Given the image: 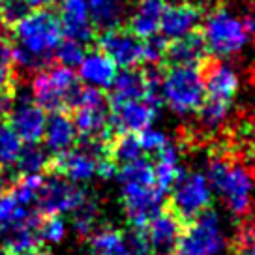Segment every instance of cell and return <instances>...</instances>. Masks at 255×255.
<instances>
[{
    "label": "cell",
    "instance_id": "cell-1",
    "mask_svg": "<svg viewBox=\"0 0 255 255\" xmlns=\"http://www.w3.org/2000/svg\"><path fill=\"white\" fill-rule=\"evenodd\" d=\"M6 40L17 70L23 68L26 72H40L55 62V49L64 40L58 13L49 8L26 11L19 21L9 24V36Z\"/></svg>",
    "mask_w": 255,
    "mask_h": 255
},
{
    "label": "cell",
    "instance_id": "cell-2",
    "mask_svg": "<svg viewBox=\"0 0 255 255\" xmlns=\"http://www.w3.org/2000/svg\"><path fill=\"white\" fill-rule=\"evenodd\" d=\"M117 178L128 222L133 229H143L150 218L163 210L165 203V193L156 184L152 163L144 158L124 163L117 171Z\"/></svg>",
    "mask_w": 255,
    "mask_h": 255
},
{
    "label": "cell",
    "instance_id": "cell-3",
    "mask_svg": "<svg viewBox=\"0 0 255 255\" xmlns=\"http://www.w3.org/2000/svg\"><path fill=\"white\" fill-rule=\"evenodd\" d=\"M201 36L208 53L218 58H229L242 53L255 36V17H240L229 8H216L205 17Z\"/></svg>",
    "mask_w": 255,
    "mask_h": 255
},
{
    "label": "cell",
    "instance_id": "cell-4",
    "mask_svg": "<svg viewBox=\"0 0 255 255\" xmlns=\"http://www.w3.org/2000/svg\"><path fill=\"white\" fill-rule=\"evenodd\" d=\"M210 188L235 216H244L254 207L255 180L252 173L239 163L223 158H212L207 165Z\"/></svg>",
    "mask_w": 255,
    "mask_h": 255
},
{
    "label": "cell",
    "instance_id": "cell-5",
    "mask_svg": "<svg viewBox=\"0 0 255 255\" xmlns=\"http://www.w3.org/2000/svg\"><path fill=\"white\" fill-rule=\"evenodd\" d=\"M159 96L176 115H193L205 102V77L199 68L171 66L159 77Z\"/></svg>",
    "mask_w": 255,
    "mask_h": 255
},
{
    "label": "cell",
    "instance_id": "cell-6",
    "mask_svg": "<svg viewBox=\"0 0 255 255\" xmlns=\"http://www.w3.org/2000/svg\"><path fill=\"white\" fill-rule=\"evenodd\" d=\"M34 102L40 105L43 111L70 113L79 96L81 79L75 75L72 68H66L60 64H51L40 72L32 81Z\"/></svg>",
    "mask_w": 255,
    "mask_h": 255
},
{
    "label": "cell",
    "instance_id": "cell-7",
    "mask_svg": "<svg viewBox=\"0 0 255 255\" xmlns=\"http://www.w3.org/2000/svg\"><path fill=\"white\" fill-rule=\"evenodd\" d=\"M109 100L104 90L94 87H83L70 111L77 129V135L85 143H111L109 124Z\"/></svg>",
    "mask_w": 255,
    "mask_h": 255
},
{
    "label": "cell",
    "instance_id": "cell-8",
    "mask_svg": "<svg viewBox=\"0 0 255 255\" xmlns=\"http://www.w3.org/2000/svg\"><path fill=\"white\" fill-rule=\"evenodd\" d=\"M227 244L225 229L220 214L205 210L182 227L176 240V255H222Z\"/></svg>",
    "mask_w": 255,
    "mask_h": 255
},
{
    "label": "cell",
    "instance_id": "cell-9",
    "mask_svg": "<svg viewBox=\"0 0 255 255\" xmlns=\"http://www.w3.org/2000/svg\"><path fill=\"white\" fill-rule=\"evenodd\" d=\"M169 191L173 212L186 222L208 210L214 199V191L207 175L199 171H182Z\"/></svg>",
    "mask_w": 255,
    "mask_h": 255
},
{
    "label": "cell",
    "instance_id": "cell-10",
    "mask_svg": "<svg viewBox=\"0 0 255 255\" xmlns=\"http://www.w3.org/2000/svg\"><path fill=\"white\" fill-rule=\"evenodd\" d=\"M87 199V191L77 182L47 173L43 175L36 205L40 214H66L79 208Z\"/></svg>",
    "mask_w": 255,
    "mask_h": 255
},
{
    "label": "cell",
    "instance_id": "cell-11",
    "mask_svg": "<svg viewBox=\"0 0 255 255\" xmlns=\"http://www.w3.org/2000/svg\"><path fill=\"white\" fill-rule=\"evenodd\" d=\"M96 43L98 51L109 56L117 64V68L129 70L143 64V40H139L128 28L115 26L109 30H102V34L96 38Z\"/></svg>",
    "mask_w": 255,
    "mask_h": 255
},
{
    "label": "cell",
    "instance_id": "cell-12",
    "mask_svg": "<svg viewBox=\"0 0 255 255\" xmlns=\"http://www.w3.org/2000/svg\"><path fill=\"white\" fill-rule=\"evenodd\" d=\"M159 113V105L146 100H131L109 104V124L119 133H139L154 124Z\"/></svg>",
    "mask_w": 255,
    "mask_h": 255
},
{
    "label": "cell",
    "instance_id": "cell-13",
    "mask_svg": "<svg viewBox=\"0 0 255 255\" xmlns=\"http://www.w3.org/2000/svg\"><path fill=\"white\" fill-rule=\"evenodd\" d=\"M6 122L13 128L19 139L26 144L41 143L45 131V111L28 96L13 98V104L9 109Z\"/></svg>",
    "mask_w": 255,
    "mask_h": 255
},
{
    "label": "cell",
    "instance_id": "cell-14",
    "mask_svg": "<svg viewBox=\"0 0 255 255\" xmlns=\"http://www.w3.org/2000/svg\"><path fill=\"white\" fill-rule=\"evenodd\" d=\"M182 227V220L175 212L159 210L154 218H150V222L143 229H139L144 250L158 255H169L171 252H175L176 240L180 237Z\"/></svg>",
    "mask_w": 255,
    "mask_h": 255
},
{
    "label": "cell",
    "instance_id": "cell-15",
    "mask_svg": "<svg viewBox=\"0 0 255 255\" xmlns=\"http://www.w3.org/2000/svg\"><path fill=\"white\" fill-rule=\"evenodd\" d=\"M201 21H203V11L197 4H193L191 0L173 2L165 6L159 32L167 41H173L195 32Z\"/></svg>",
    "mask_w": 255,
    "mask_h": 255
},
{
    "label": "cell",
    "instance_id": "cell-16",
    "mask_svg": "<svg viewBox=\"0 0 255 255\" xmlns=\"http://www.w3.org/2000/svg\"><path fill=\"white\" fill-rule=\"evenodd\" d=\"M239 87L240 77L231 64H214L208 68L207 75H205V102L231 109Z\"/></svg>",
    "mask_w": 255,
    "mask_h": 255
},
{
    "label": "cell",
    "instance_id": "cell-17",
    "mask_svg": "<svg viewBox=\"0 0 255 255\" xmlns=\"http://www.w3.org/2000/svg\"><path fill=\"white\" fill-rule=\"evenodd\" d=\"M58 19L62 24L64 38L87 45L94 40V24L90 21L87 0H60Z\"/></svg>",
    "mask_w": 255,
    "mask_h": 255
},
{
    "label": "cell",
    "instance_id": "cell-18",
    "mask_svg": "<svg viewBox=\"0 0 255 255\" xmlns=\"http://www.w3.org/2000/svg\"><path fill=\"white\" fill-rule=\"evenodd\" d=\"M77 139L79 135H77L72 115L66 111L51 113L49 120L45 122V131H43V139H41L47 146V150L51 152V156L73 148Z\"/></svg>",
    "mask_w": 255,
    "mask_h": 255
},
{
    "label": "cell",
    "instance_id": "cell-19",
    "mask_svg": "<svg viewBox=\"0 0 255 255\" xmlns=\"http://www.w3.org/2000/svg\"><path fill=\"white\" fill-rule=\"evenodd\" d=\"M165 0H137L135 8L128 21V30L139 40H148L159 32L161 15L165 11Z\"/></svg>",
    "mask_w": 255,
    "mask_h": 255
},
{
    "label": "cell",
    "instance_id": "cell-20",
    "mask_svg": "<svg viewBox=\"0 0 255 255\" xmlns=\"http://www.w3.org/2000/svg\"><path fill=\"white\" fill-rule=\"evenodd\" d=\"M117 64L113 62L102 51H90L85 53L79 64V77L87 87H94L100 90L111 88L113 81L117 77Z\"/></svg>",
    "mask_w": 255,
    "mask_h": 255
},
{
    "label": "cell",
    "instance_id": "cell-21",
    "mask_svg": "<svg viewBox=\"0 0 255 255\" xmlns=\"http://www.w3.org/2000/svg\"><path fill=\"white\" fill-rule=\"evenodd\" d=\"M208 51L203 41V36L197 32H191L184 38L169 41L167 45V58L171 66H193L199 68L205 62Z\"/></svg>",
    "mask_w": 255,
    "mask_h": 255
},
{
    "label": "cell",
    "instance_id": "cell-22",
    "mask_svg": "<svg viewBox=\"0 0 255 255\" xmlns=\"http://www.w3.org/2000/svg\"><path fill=\"white\" fill-rule=\"evenodd\" d=\"M152 167H154V178H156L158 188L163 193H167L173 188V184L178 178V175L182 173L178 148L169 141L163 148H159L156 152V163Z\"/></svg>",
    "mask_w": 255,
    "mask_h": 255
},
{
    "label": "cell",
    "instance_id": "cell-23",
    "mask_svg": "<svg viewBox=\"0 0 255 255\" xmlns=\"http://www.w3.org/2000/svg\"><path fill=\"white\" fill-rule=\"evenodd\" d=\"M90 21L98 30L120 26L126 13V0H87Z\"/></svg>",
    "mask_w": 255,
    "mask_h": 255
},
{
    "label": "cell",
    "instance_id": "cell-24",
    "mask_svg": "<svg viewBox=\"0 0 255 255\" xmlns=\"http://www.w3.org/2000/svg\"><path fill=\"white\" fill-rule=\"evenodd\" d=\"M128 237L115 227H105L90 235L88 255H129Z\"/></svg>",
    "mask_w": 255,
    "mask_h": 255
},
{
    "label": "cell",
    "instance_id": "cell-25",
    "mask_svg": "<svg viewBox=\"0 0 255 255\" xmlns=\"http://www.w3.org/2000/svg\"><path fill=\"white\" fill-rule=\"evenodd\" d=\"M49 158L51 156H47V152L41 148L40 143L26 144L24 148H21V154L13 165V167H17V176L45 175Z\"/></svg>",
    "mask_w": 255,
    "mask_h": 255
},
{
    "label": "cell",
    "instance_id": "cell-26",
    "mask_svg": "<svg viewBox=\"0 0 255 255\" xmlns=\"http://www.w3.org/2000/svg\"><path fill=\"white\" fill-rule=\"evenodd\" d=\"M143 154L144 152L141 148L137 133H119L109 143V156L117 163H122V165L143 158Z\"/></svg>",
    "mask_w": 255,
    "mask_h": 255
},
{
    "label": "cell",
    "instance_id": "cell-27",
    "mask_svg": "<svg viewBox=\"0 0 255 255\" xmlns=\"http://www.w3.org/2000/svg\"><path fill=\"white\" fill-rule=\"evenodd\" d=\"M21 148H23V141L13 131V128L6 122V119L0 120V167H13L21 154Z\"/></svg>",
    "mask_w": 255,
    "mask_h": 255
},
{
    "label": "cell",
    "instance_id": "cell-28",
    "mask_svg": "<svg viewBox=\"0 0 255 255\" xmlns=\"http://www.w3.org/2000/svg\"><path fill=\"white\" fill-rule=\"evenodd\" d=\"M17 64L11 56L8 40H0V94H17Z\"/></svg>",
    "mask_w": 255,
    "mask_h": 255
},
{
    "label": "cell",
    "instance_id": "cell-29",
    "mask_svg": "<svg viewBox=\"0 0 255 255\" xmlns=\"http://www.w3.org/2000/svg\"><path fill=\"white\" fill-rule=\"evenodd\" d=\"M85 45L79 43L75 40H70V38H64L58 47L55 49V58L58 60L60 66H66V68H77L85 56Z\"/></svg>",
    "mask_w": 255,
    "mask_h": 255
},
{
    "label": "cell",
    "instance_id": "cell-30",
    "mask_svg": "<svg viewBox=\"0 0 255 255\" xmlns=\"http://www.w3.org/2000/svg\"><path fill=\"white\" fill-rule=\"evenodd\" d=\"M96 216H98V208L90 199H87L79 208L73 210V225H75V231L79 233L81 237H90L92 235L96 225Z\"/></svg>",
    "mask_w": 255,
    "mask_h": 255
},
{
    "label": "cell",
    "instance_id": "cell-31",
    "mask_svg": "<svg viewBox=\"0 0 255 255\" xmlns=\"http://www.w3.org/2000/svg\"><path fill=\"white\" fill-rule=\"evenodd\" d=\"M38 233H40L41 240L60 242L66 235V222L60 218V214H41Z\"/></svg>",
    "mask_w": 255,
    "mask_h": 255
},
{
    "label": "cell",
    "instance_id": "cell-32",
    "mask_svg": "<svg viewBox=\"0 0 255 255\" xmlns=\"http://www.w3.org/2000/svg\"><path fill=\"white\" fill-rule=\"evenodd\" d=\"M167 45L169 41L158 34L148 38V40H143V62L156 64L159 60H163L167 55Z\"/></svg>",
    "mask_w": 255,
    "mask_h": 255
},
{
    "label": "cell",
    "instance_id": "cell-33",
    "mask_svg": "<svg viewBox=\"0 0 255 255\" xmlns=\"http://www.w3.org/2000/svg\"><path fill=\"white\" fill-rule=\"evenodd\" d=\"M137 137H139V143H141L143 152H154V154H156L159 148H163V146L169 143L167 135H165L161 129H158V128H154V126H148L146 129L139 131Z\"/></svg>",
    "mask_w": 255,
    "mask_h": 255
},
{
    "label": "cell",
    "instance_id": "cell-34",
    "mask_svg": "<svg viewBox=\"0 0 255 255\" xmlns=\"http://www.w3.org/2000/svg\"><path fill=\"white\" fill-rule=\"evenodd\" d=\"M240 250H242V255H255V229L244 233L242 242H240Z\"/></svg>",
    "mask_w": 255,
    "mask_h": 255
},
{
    "label": "cell",
    "instance_id": "cell-35",
    "mask_svg": "<svg viewBox=\"0 0 255 255\" xmlns=\"http://www.w3.org/2000/svg\"><path fill=\"white\" fill-rule=\"evenodd\" d=\"M24 4H26V8L28 9H40V8H49V6H53L56 4L58 0H23Z\"/></svg>",
    "mask_w": 255,
    "mask_h": 255
},
{
    "label": "cell",
    "instance_id": "cell-36",
    "mask_svg": "<svg viewBox=\"0 0 255 255\" xmlns=\"http://www.w3.org/2000/svg\"><path fill=\"white\" fill-rule=\"evenodd\" d=\"M11 180H13V176H8V175H6V169L0 167V197L6 193V190L9 188Z\"/></svg>",
    "mask_w": 255,
    "mask_h": 255
},
{
    "label": "cell",
    "instance_id": "cell-37",
    "mask_svg": "<svg viewBox=\"0 0 255 255\" xmlns=\"http://www.w3.org/2000/svg\"><path fill=\"white\" fill-rule=\"evenodd\" d=\"M19 255H53V254H51V250L40 246V248H34L30 252H24V254H19Z\"/></svg>",
    "mask_w": 255,
    "mask_h": 255
},
{
    "label": "cell",
    "instance_id": "cell-38",
    "mask_svg": "<svg viewBox=\"0 0 255 255\" xmlns=\"http://www.w3.org/2000/svg\"><path fill=\"white\" fill-rule=\"evenodd\" d=\"M2 28H4V19L0 15V36H2Z\"/></svg>",
    "mask_w": 255,
    "mask_h": 255
},
{
    "label": "cell",
    "instance_id": "cell-39",
    "mask_svg": "<svg viewBox=\"0 0 255 255\" xmlns=\"http://www.w3.org/2000/svg\"><path fill=\"white\" fill-rule=\"evenodd\" d=\"M129 255H146V252H131Z\"/></svg>",
    "mask_w": 255,
    "mask_h": 255
},
{
    "label": "cell",
    "instance_id": "cell-40",
    "mask_svg": "<svg viewBox=\"0 0 255 255\" xmlns=\"http://www.w3.org/2000/svg\"><path fill=\"white\" fill-rule=\"evenodd\" d=\"M175 2H186V0H175Z\"/></svg>",
    "mask_w": 255,
    "mask_h": 255
},
{
    "label": "cell",
    "instance_id": "cell-41",
    "mask_svg": "<svg viewBox=\"0 0 255 255\" xmlns=\"http://www.w3.org/2000/svg\"><path fill=\"white\" fill-rule=\"evenodd\" d=\"M2 2H6V0H0V4H2Z\"/></svg>",
    "mask_w": 255,
    "mask_h": 255
}]
</instances>
